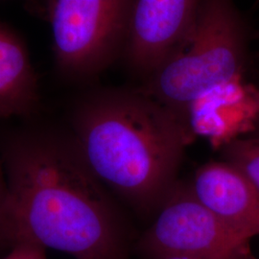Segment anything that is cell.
Listing matches in <instances>:
<instances>
[{
    "instance_id": "1",
    "label": "cell",
    "mask_w": 259,
    "mask_h": 259,
    "mask_svg": "<svg viewBox=\"0 0 259 259\" xmlns=\"http://www.w3.org/2000/svg\"><path fill=\"white\" fill-rule=\"evenodd\" d=\"M0 152L9 184L12 246L29 242L76 259L122 258L120 208L69 129L17 130L2 140Z\"/></svg>"
},
{
    "instance_id": "2",
    "label": "cell",
    "mask_w": 259,
    "mask_h": 259,
    "mask_svg": "<svg viewBox=\"0 0 259 259\" xmlns=\"http://www.w3.org/2000/svg\"><path fill=\"white\" fill-rule=\"evenodd\" d=\"M73 135L95 176L137 212L156 214L178 181L190 121L139 87L93 89L74 103Z\"/></svg>"
},
{
    "instance_id": "3",
    "label": "cell",
    "mask_w": 259,
    "mask_h": 259,
    "mask_svg": "<svg viewBox=\"0 0 259 259\" xmlns=\"http://www.w3.org/2000/svg\"><path fill=\"white\" fill-rule=\"evenodd\" d=\"M250 37L234 0H200L187 37L139 88L188 117L190 108L206 94L243 79Z\"/></svg>"
},
{
    "instance_id": "4",
    "label": "cell",
    "mask_w": 259,
    "mask_h": 259,
    "mask_svg": "<svg viewBox=\"0 0 259 259\" xmlns=\"http://www.w3.org/2000/svg\"><path fill=\"white\" fill-rule=\"evenodd\" d=\"M136 0H45L54 63L70 83H87L122 61Z\"/></svg>"
},
{
    "instance_id": "5",
    "label": "cell",
    "mask_w": 259,
    "mask_h": 259,
    "mask_svg": "<svg viewBox=\"0 0 259 259\" xmlns=\"http://www.w3.org/2000/svg\"><path fill=\"white\" fill-rule=\"evenodd\" d=\"M149 259H255L250 242L201 204L178 182L138 245Z\"/></svg>"
},
{
    "instance_id": "6",
    "label": "cell",
    "mask_w": 259,
    "mask_h": 259,
    "mask_svg": "<svg viewBox=\"0 0 259 259\" xmlns=\"http://www.w3.org/2000/svg\"><path fill=\"white\" fill-rule=\"evenodd\" d=\"M200 0H136L122 62L141 81L172 55L189 34Z\"/></svg>"
},
{
    "instance_id": "7",
    "label": "cell",
    "mask_w": 259,
    "mask_h": 259,
    "mask_svg": "<svg viewBox=\"0 0 259 259\" xmlns=\"http://www.w3.org/2000/svg\"><path fill=\"white\" fill-rule=\"evenodd\" d=\"M189 187L195 198L245 240L259 236V189L224 160L199 167Z\"/></svg>"
},
{
    "instance_id": "8",
    "label": "cell",
    "mask_w": 259,
    "mask_h": 259,
    "mask_svg": "<svg viewBox=\"0 0 259 259\" xmlns=\"http://www.w3.org/2000/svg\"><path fill=\"white\" fill-rule=\"evenodd\" d=\"M258 112L259 91L240 80L206 94L190 108L188 117L196 136L221 149L250 135Z\"/></svg>"
},
{
    "instance_id": "9",
    "label": "cell",
    "mask_w": 259,
    "mask_h": 259,
    "mask_svg": "<svg viewBox=\"0 0 259 259\" xmlns=\"http://www.w3.org/2000/svg\"><path fill=\"white\" fill-rule=\"evenodd\" d=\"M40 95L27 47L0 22V119L29 118L37 113Z\"/></svg>"
},
{
    "instance_id": "10",
    "label": "cell",
    "mask_w": 259,
    "mask_h": 259,
    "mask_svg": "<svg viewBox=\"0 0 259 259\" xmlns=\"http://www.w3.org/2000/svg\"><path fill=\"white\" fill-rule=\"evenodd\" d=\"M220 150L222 160L240 170L259 189V137L243 136Z\"/></svg>"
},
{
    "instance_id": "11",
    "label": "cell",
    "mask_w": 259,
    "mask_h": 259,
    "mask_svg": "<svg viewBox=\"0 0 259 259\" xmlns=\"http://www.w3.org/2000/svg\"><path fill=\"white\" fill-rule=\"evenodd\" d=\"M12 247L11 198L5 166L0 152V247Z\"/></svg>"
},
{
    "instance_id": "12",
    "label": "cell",
    "mask_w": 259,
    "mask_h": 259,
    "mask_svg": "<svg viewBox=\"0 0 259 259\" xmlns=\"http://www.w3.org/2000/svg\"><path fill=\"white\" fill-rule=\"evenodd\" d=\"M46 250L29 242H19L13 245L8 254L1 259H47Z\"/></svg>"
},
{
    "instance_id": "13",
    "label": "cell",
    "mask_w": 259,
    "mask_h": 259,
    "mask_svg": "<svg viewBox=\"0 0 259 259\" xmlns=\"http://www.w3.org/2000/svg\"><path fill=\"white\" fill-rule=\"evenodd\" d=\"M250 135L259 137V112L258 114H257V116H256V118H255L254 123H253V128H252V131H251V133H250Z\"/></svg>"
},
{
    "instance_id": "14",
    "label": "cell",
    "mask_w": 259,
    "mask_h": 259,
    "mask_svg": "<svg viewBox=\"0 0 259 259\" xmlns=\"http://www.w3.org/2000/svg\"><path fill=\"white\" fill-rule=\"evenodd\" d=\"M255 37H257V38H259V32H257L256 34H255V36H254Z\"/></svg>"
},
{
    "instance_id": "15",
    "label": "cell",
    "mask_w": 259,
    "mask_h": 259,
    "mask_svg": "<svg viewBox=\"0 0 259 259\" xmlns=\"http://www.w3.org/2000/svg\"><path fill=\"white\" fill-rule=\"evenodd\" d=\"M167 259H187V258H180V257H173V258H167Z\"/></svg>"
}]
</instances>
